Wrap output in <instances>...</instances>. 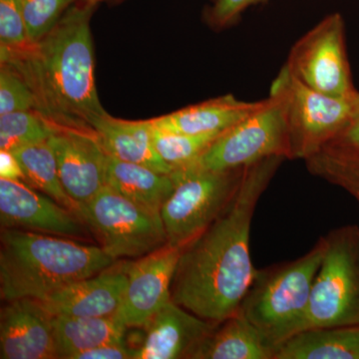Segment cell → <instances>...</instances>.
<instances>
[{"label": "cell", "instance_id": "obj_33", "mask_svg": "<svg viewBox=\"0 0 359 359\" xmlns=\"http://www.w3.org/2000/svg\"><path fill=\"white\" fill-rule=\"evenodd\" d=\"M330 144L342 146V147L359 149V112L351 124Z\"/></svg>", "mask_w": 359, "mask_h": 359}, {"label": "cell", "instance_id": "obj_35", "mask_svg": "<svg viewBox=\"0 0 359 359\" xmlns=\"http://www.w3.org/2000/svg\"><path fill=\"white\" fill-rule=\"evenodd\" d=\"M212 1H215V0H212Z\"/></svg>", "mask_w": 359, "mask_h": 359}, {"label": "cell", "instance_id": "obj_17", "mask_svg": "<svg viewBox=\"0 0 359 359\" xmlns=\"http://www.w3.org/2000/svg\"><path fill=\"white\" fill-rule=\"evenodd\" d=\"M263 102L264 100L247 102L226 94L149 121L156 128L173 133L221 134L259 109Z\"/></svg>", "mask_w": 359, "mask_h": 359}, {"label": "cell", "instance_id": "obj_7", "mask_svg": "<svg viewBox=\"0 0 359 359\" xmlns=\"http://www.w3.org/2000/svg\"><path fill=\"white\" fill-rule=\"evenodd\" d=\"M245 168L226 171L184 168L174 171L173 192L161 209L167 244L184 248L207 230L235 198Z\"/></svg>", "mask_w": 359, "mask_h": 359}, {"label": "cell", "instance_id": "obj_9", "mask_svg": "<svg viewBox=\"0 0 359 359\" xmlns=\"http://www.w3.org/2000/svg\"><path fill=\"white\" fill-rule=\"evenodd\" d=\"M80 216L113 259H139L167 245L159 212L150 211L105 186L80 207Z\"/></svg>", "mask_w": 359, "mask_h": 359}, {"label": "cell", "instance_id": "obj_21", "mask_svg": "<svg viewBox=\"0 0 359 359\" xmlns=\"http://www.w3.org/2000/svg\"><path fill=\"white\" fill-rule=\"evenodd\" d=\"M58 358L111 344H126V325L115 318L52 316Z\"/></svg>", "mask_w": 359, "mask_h": 359}, {"label": "cell", "instance_id": "obj_26", "mask_svg": "<svg viewBox=\"0 0 359 359\" xmlns=\"http://www.w3.org/2000/svg\"><path fill=\"white\" fill-rule=\"evenodd\" d=\"M150 122V121H149ZM151 124V123H150ZM153 145L161 159L172 168L182 169L195 162L221 134L188 135L156 128L151 124Z\"/></svg>", "mask_w": 359, "mask_h": 359}, {"label": "cell", "instance_id": "obj_4", "mask_svg": "<svg viewBox=\"0 0 359 359\" xmlns=\"http://www.w3.org/2000/svg\"><path fill=\"white\" fill-rule=\"evenodd\" d=\"M325 248L323 236L297 259L256 269L238 313L259 328L276 349L299 332Z\"/></svg>", "mask_w": 359, "mask_h": 359}, {"label": "cell", "instance_id": "obj_24", "mask_svg": "<svg viewBox=\"0 0 359 359\" xmlns=\"http://www.w3.org/2000/svg\"><path fill=\"white\" fill-rule=\"evenodd\" d=\"M304 163L309 173L346 191L359 205V149L330 144Z\"/></svg>", "mask_w": 359, "mask_h": 359}, {"label": "cell", "instance_id": "obj_28", "mask_svg": "<svg viewBox=\"0 0 359 359\" xmlns=\"http://www.w3.org/2000/svg\"><path fill=\"white\" fill-rule=\"evenodd\" d=\"M36 111V100L32 90L13 68L0 67V115L21 111Z\"/></svg>", "mask_w": 359, "mask_h": 359}, {"label": "cell", "instance_id": "obj_20", "mask_svg": "<svg viewBox=\"0 0 359 359\" xmlns=\"http://www.w3.org/2000/svg\"><path fill=\"white\" fill-rule=\"evenodd\" d=\"M106 186L136 204L159 212L173 192L171 174H163L144 165L125 162L108 154Z\"/></svg>", "mask_w": 359, "mask_h": 359}, {"label": "cell", "instance_id": "obj_11", "mask_svg": "<svg viewBox=\"0 0 359 359\" xmlns=\"http://www.w3.org/2000/svg\"><path fill=\"white\" fill-rule=\"evenodd\" d=\"M84 223L79 214L26 182L0 178L1 229H18L83 240L87 237Z\"/></svg>", "mask_w": 359, "mask_h": 359}, {"label": "cell", "instance_id": "obj_19", "mask_svg": "<svg viewBox=\"0 0 359 359\" xmlns=\"http://www.w3.org/2000/svg\"><path fill=\"white\" fill-rule=\"evenodd\" d=\"M92 129L106 152L113 157L144 165L160 173H173L156 152L149 120L119 119L107 113L94 120Z\"/></svg>", "mask_w": 359, "mask_h": 359}, {"label": "cell", "instance_id": "obj_25", "mask_svg": "<svg viewBox=\"0 0 359 359\" xmlns=\"http://www.w3.org/2000/svg\"><path fill=\"white\" fill-rule=\"evenodd\" d=\"M57 128L35 110L0 115V150L14 151L47 141Z\"/></svg>", "mask_w": 359, "mask_h": 359}, {"label": "cell", "instance_id": "obj_2", "mask_svg": "<svg viewBox=\"0 0 359 359\" xmlns=\"http://www.w3.org/2000/svg\"><path fill=\"white\" fill-rule=\"evenodd\" d=\"M95 6L73 4L39 41L0 52L1 65L13 68L32 90L37 112L59 128L94 131V120L107 114L96 87L91 32Z\"/></svg>", "mask_w": 359, "mask_h": 359}, {"label": "cell", "instance_id": "obj_6", "mask_svg": "<svg viewBox=\"0 0 359 359\" xmlns=\"http://www.w3.org/2000/svg\"><path fill=\"white\" fill-rule=\"evenodd\" d=\"M275 156L290 157L287 102L283 87L276 79L259 109L223 132L185 168L226 171L249 167Z\"/></svg>", "mask_w": 359, "mask_h": 359}, {"label": "cell", "instance_id": "obj_22", "mask_svg": "<svg viewBox=\"0 0 359 359\" xmlns=\"http://www.w3.org/2000/svg\"><path fill=\"white\" fill-rule=\"evenodd\" d=\"M273 359H359V325L297 332L276 347Z\"/></svg>", "mask_w": 359, "mask_h": 359}, {"label": "cell", "instance_id": "obj_5", "mask_svg": "<svg viewBox=\"0 0 359 359\" xmlns=\"http://www.w3.org/2000/svg\"><path fill=\"white\" fill-rule=\"evenodd\" d=\"M325 248L299 332L359 325V226L323 236Z\"/></svg>", "mask_w": 359, "mask_h": 359}, {"label": "cell", "instance_id": "obj_12", "mask_svg": "<svg viewBox=\"0 0 359 359\" xmlns=\"http://www.w3.org/2000/svg\"><path fill=\"white\" fill-rule=\"evenodd\" d=\"M182 248L165 245L155 252L127 261V287L118 318L128 327L145 328L171 301V285Z\"/></svg>", "mask_w": 359, "mask_h": 359}, {"label": "cell", "instance_id": "obj_32", "mask_svg": "<svg viewBox=\"0 0 359 359\" xmlns=\"http://www.w3.org/2000/svg\"><path fill=\"white\" fill-rule=\"evenodd\" d=\"M0 178L25 182V172L13 151L0 150Z\"/></svg>", "mask_w": 359, "mask_h": 359}, {"label": "cell", "instance_id": "obj_16", "mask_svg": "<svg viewBox=\"0 0 359 359\" xmlns=\"http://www.w3.org/2000/svg\"><path fill=\"white\" fill-rule=\"evenodd\" d=\"M173 301L149 321L146 337L135 359H189L195 347L214 328Z\"/></svg>", "mask_w": 359, "mask_h": 359}, {"label": "cell", "instance_id": "obj_13", "mask_svg": "<svg viewBox=\"0 0 359 359\" xmlns=\"http://www.w3.org/2000/svg\"><path fill=\"white\" fill-rule=\"evenodd\" d=\"M48 141L63 188L80 208L106 186L108 153L94 131L58 127Z\"/></svg>", "mask_w": 359, "mask_h": 359}, {"label": "cell", "instance_id": "obj_8", "mask_svg": "<svg viewBox=\"0 0 359 359\" xmlns=\"http://www.w3.org/2000/svg\"><path fill=\"white\" fill-rule=\"evenodd\" d=\"M285 92L290 160L309 159L328 145L359 112V93L334 97L309 88L283 65L276 77Z\"/></svg>", "mask_w": 359, "mask_h": 359}, {"label": "cell", "instance_id": "obj_10", "mask_svg": "<svg viewBox=\"0 0 359 359\" xmlns=\"http://www.w3.org/2000/svg\"><path fill=\"white\" fill-rule=\"evenodd\" d=\"M285 65L292 76L316 91L334 97L359 93L351 78L340 13L330 14L297 40Z\"/></svg>", "mask_w": 359, "mask_h": 359}, {"label": "cell", "instance_id": "obj_27", "mask_svg": "<svg viewBox=\"0 0 359 359\" xmlns=\"http://www.w3.org/2000/svg\"><path fill=\"white\" fill-rule=\"evenodd\" d=\"M76 0H20L30 43L43 39L53 29Z\"/></svg>", "mask_w": 359, "mask_h": 359}, {"label": "cell", "instance_id": "obj_29", "mask_svg": "<svg viewBox=\"0 0 359 359\" xmlns=\"http://www.w3.org/2000/svg\"><path fill=\"white\" fill-rule=\"evenodd\" d=\"M29 44L20 0H0V52L21 50Z\"/></svg>", "mask_w": 359, "mask_h": 359}, {"label": "cell", "instance_id": "obj_31", "mask_svg": "<svg viewBox=\"0 0 359 359\" xmlns=\"http://www.w3.org/2000/svg\"><path fill=\"white\" fill-rule=\"evenodd\" d=\"M137 351L126 344H104L75 354L71 359H135Z\"/></svg>", "mask_w": 359, "mask_h": 359}, {"label": "cell", "instance_id": "obj_34", "mask_svg": "<svg viewBox=\"0 0 359 359\" xmlns=\"http://www.w3.org/2000/svg\"><path fill=\"white\" fill-rule=\"evenodd\" d=\"M82 1L88 2V4H94L96 6L99 2L107 1V0H82Z\"/></svg>", "mask_w": 359, "mask_h": 359}, {"label": "cell", "instance_id": "obj_3", "mask_svg": "<svg viewBox=\"0 0 359 359\" xmlns=\"http://www.w3.org/2000/svg\"><path fill=\"white\" fill-rule=\"evenodd\" d=\"M0 295L41 301L116 263L99 245L18 229H1Z\"/></svg>", "mask_w": 359, "mask_h": 359}, {"label": "cell", "instance_id": "obj_23", "mask_svg": "<svg viewBox=\"0 0 359 359\" xmlns=\"http://www.w3.org/2000/svg\"><path fill=\"white\" fill-rule=\"evenodd\" d=\"M13 152L20 163L28 185L79 214V205L71 199L61 183L57 161L48 140L18 148Z\"/></svg>", "mask_w": 359, "mask_h": 359}, {"label": "cell", "instance_id": "obj_14", "mask_svg": "<svg viewBox=\"0 0 359 359\" xmlns=\"http://www.w3.org/2000/svg\"><path fill=\"white\" fill-rule=\"evenodd\" d=\"M0 358H58L52 316L37 299H13L2 306Z\"/></svg>", "mask_w": 359, "mask_h": 359}, {"label": "cell", "instance_id": "obj_1", "mask_svg": "<svg viewBox=\"0 0 359 359\" xmlns=\"http://www.w3.org/2000/svg\"><path fill=\"white\" fill-rule=\"evenodd\" d=\"M285 160L275 156L245 168L229 207L182 248L172 280V301L215 325L238 313L256 273L250 248L255 212Z\"/></svg>", "mask_w": 359, "mask_h": 359}, {"label": "cell", "instance_id": "obj_15", "mask_svg": "<svg viewBox=\"0 0 359 359\" xmlns=\"http://www.w3.org/2000/svg\"><path fill=\"white\" fill-rule=\"evenodd\" d=\"M126 264L127 261H117L39 302L51 316L118 318L128 280Z\"/></svg>", "mask_w": 359, "mask_h": 359}, {"label": "cell", "instance_id": "obj_18", "mask_svg": "<svg viewBox=\"0 0 359 359\" xmlns=\"http://www.w3.org/2000/svg\"><path fill=\"white\" fill-rule=\"evenodd\" d=\"M275 353L263 332L236 313L215 325L189 359H273Z\"/></svg>", "mask_w": 359, "mask_h": 359}, {"label": "cell", "instance_id": "obj_30", "mask_svg": "<svg viewBox=\"0 0 359 359\" xmlns=\"http://www.w3.org/2000/svg\"><path fill=\"white\" fill-rule=\"evenodd\" d=\"M268 0H215L204 13L207 25L215 30H223L238 22L249 7Z\"/></svg>", "mask_w": 359, "mask_h": 359}]
</instances>
